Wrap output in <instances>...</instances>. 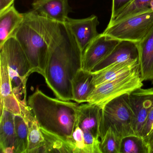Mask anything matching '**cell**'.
Returning a JSON list of instances; mask_svg holds the SVG:
<instances>
[{
	"label": "cell",
	"mask_w": 153,
	"mask_h": 153,
	"mask_svg": "<svg viewBox=\"0 0 153 153\" xmlns=\"http://www.w3.org/2000/svg\"><path fill=\"white\" fill-rule=\"evenodd\" d=\"M82 56L68 27L61 24L60 33L49 52L44 77L57 98L73 100L72 81L82 68Z\"/></svg>",
	"instance_id": "obj_1"
},
{
	"label": "cell",
	"mask_w": 153,
	"mask_h": 153,
	"mask_svg": "<svg viewBox=\"0 0 153 153\" xmlns=\"http://www.w3.org/2000/svg\"><path fill=\"white\" fill-rule=\"evenodd\" d=\"M61 24L33 10L24 13L23 22L15 35L34 72L43 77L50 49L60 33Z\"/></svg>",
	"instance_id": "obj_2"
},
{
	"label": "cell",
	"mask_w": 153,
	"mask_h": 153,
	"mask_svg": "<svg viewBox=\"0 0 153 153\" xmlns=\"http://www.w3.org/2000/svg\"><path fill=\"white\" fill-rule=\"evenodd\" d=\"M28 105L41 128L66 141L73 153L72 136L77 124L79 105L50 97L38 88L29 97Z\"/></svg>",
	"instance_id": "obj_3"
},
{
	"label": "cell",
	"mask_w": 153,
	"mask_h": 153,
	"mask_svg": "<svg viewBox=\"0 0 153 153\" xmlns=\"http://www.w3.org/2000/svg\"><path fill=\"white\" fill-rule=\"evenodd\" d=\"M0 53L7 62L13 93L20 100H26V84L33 69L24 50L15 37L0 46Z\"/></svg>",
	"instance_id": "obj_4"
},
{
	"label": "cell",
	"mask_w": 153,
	"mask_h": 153,
	"mask_svg": "<svg viewBox=\"0 0 153 153\" xmlns=\"http://www.w3.org/2000/svg\"><path fill=\"white\" fill-rule=\"evenodd\" d=\"M133 111L129 100L128 94L123 95L110 101L102 109L100 138L111 127L122 139L136 135L133 129Z\"/></svg>",
	"instance_id": "obj_5"
},
{
	"label": "cell",
	"mask_w": 153,
	"mask_h": 153,
	"mask_svg": "<svg viewBox=\"0 0 153 153\" xmlns=\"http://www.w3.org/2000/svg\"><path fill=\"white\" fill-rule=\"evenodd\" d=\"M143 82L139 67L129 74L96 87L87 102L103 109L113 99L142 88Z\"/></svg>",
	"instance_id": "obj_6"
},
{
	"label": "cell",
	"mask_w": 153,
	"mask_h": 153,
	"mask_svg": "<svg viewBox=\"0 0 153 153\" xmlns=\"http://www.w3.org/2000/svg\"><path fill=\"white\" fill-rule=\"evenodd\" d=\"M153 28V12H150L130 17L107 26L102 33L119 41L138 43Z\"/></svg>",
	"instance_id": "obj_7"
},
{
	"label": "cell",
	"mask_w": 153,
	"mask_h": 153,
	"mask_svg": "<svg viewBox=\"0 0 153 153\" xmlns=\"http://www.w3.org/2000/svg\"><path fill=\"white\" fill-rule=\"evenodd\" d=\"M134 117L133 129L137 136L141 132L149 113L153 107V88H137L128 94Z\"/></svg>",
	"instance_id": "obj_8"
},
{
	"label": "cell",
	"mask_w": 153,
	"mask_h": 153,
	"mask_svg": "<svg viewBox=\"0 0 153 153\" xmlns=\"http://www.w3.org/2000/svg\"><path fill=\"white\" fill-rule=\"evenodd\" d=\"M120 41L100 34L86 48L82 56V69L91 71L101 61L107 57Z\"/></svg>",
	"instance_id": "obj_9"
},
{
	"label": "cell",
	"mask_w": 153,
	"mask_h": 153,
	"mask_svg": "<svg viewBox=\"0 0 153 153\" xmlns=\"http://www.w3.org/2000/svg\"><path fill=\"white\" fill-rule=\"evenodd\" d=\"M65 24L83 53L89 44L100 34L97 28L99 22L98 18L95 15L82 19L68 17Z\"/></svg>",
	"instance_id": "obj_10"
},
{
	"label": "cell",
	"mask_w": 153,
	"mask_h": 153,
	"mask_svg": "<svg viewBox=\"0 0 153 153\" xmlns=\"http://www.w3.org/2000/svg\"><path fill=\"white\" fill-rule=\"evenodd\" d=\"M32 7L40 16L62 24L66 22L72 11L68 0H34Z\"/></svg>",
	"instance_id": "obj_11"
},
{
	"label": "cell",
	"mask_w": 153,
	"mask_h": 153,
	"mask_svg": "<svg viewBox=\"0 0 153 153\" xmlns=\"http://www.w3.org/2000/svg\"><path fill=\"white\" fill-rule=\"evenodd\" d=\"M139 59L137 43L120 41L111 52L98 63L91 71L96 73L116 63Z\"/></svg>",
	"instance_id": "obj_12"
},
{
	"label": "cell",
	"mask_w": 153,
	"mask_h": 153,
	"mask_svg": "<svg viewBox=\"0 0 153 153\" xmlns=\"http://www.w3.org/2000/svg\"><path fill=\"white\" fill-rule=\"evenodd\" d=\"M102 109L87 102L79 106L77 124L84 133H90L100 138V126Z\"/></svg>",
	"instance_id": "obj_13"
},
{
	"label": "cell",
	"mask_w": 153,
	"mask_h": 153,
	"mask_svg": "<svg viewBox=\"0 0 153 153\" xmlns=\"http://www.w3.org/2000/svg\"><path fill=\"white\" fill-rule=\"evenodd\" d=\"M137 45L141 79L153 84V28Z\"/></svg>",
	"instance_id": "obj_14"
},
{
	"label": "cell",
	"mask_w": 153,
	"mask_h": 153,
	"mask_svg": "<svg viewBox=\"0 0 153 153\" xmlns=\"http://www.w3.org/2000/svg\"><path fill=\"white\" fill-rule=\"evenodd\" d=\"M139 67V59L113 64L96 73H92L93 84L96 87L129 74Z\"/></svg>",
	"instance_id": "obj_15"
},
{
	"label": "cell",
	"mask_w": 153,
	"mask_h": 153,
	"mask_svg": "<svg viewBox=\"0 0 153 153\" xmlns=\"http://www.w3.org/2000/svg\"><path fill=\"white\" fill-rule=\"evenodd\" d=\"M24 19V14L19 13L14 4L0 12V46L11 37H15Z\"/></svg>",
	"instance_id": "obj_16"
},
{
	"label": "cell",
	"mask_w": 153,
	"mask_h": 153,
	"mask_svg": "<svg viewBox=\"0 0 153 153\" xmlns=\"http://www.w3.org/2000/svg\"><path fill=\"white\" fill-rule=\"evenodd\" d=\"M15 116L6 110L1 112L0 149L2 153H15Z\"/></svg>",
	"instance_id": "obj_17"
},
{
	"label": "cell",
	"mask_w": 153,
	"mask_h": 153,
	"mask_svg": "<svg viewBox=\"0 0 153 153\" xmlns=\"http://www.w3.org/2000/svg\"><path fill=\"white\" fill-rule=\"evenodd\" d=\"M93 74L91 71L79 70L72 81L73 100L78 104L87 102L95 86L93 84Z\"/></svg>",
	"instance_id": "obj_18"
},
{
	"label": "cell",
	"mask_w": 153,
	"mask_h": 153,
	"mask_svg": "<svg viewBox=\"0 0 153 153\" xmlns=\"http://www.w3.org/2000/svg\"><path fill=\"white\" fill-rule=\"evenodd\" d=\"M23 118L28 127V145L27 153H43L45 140L40 125L30 108Z\"/></svg>",
	"instance_id": "obj_19"
},
{
	"label": "cell",
	"mask_w": 153,
	"mask_h": 153,
	"mask_svg": "<svg viewBox=\"0 0 153 153\" xmlns=\"http://www.w3.org/2000/svg\"><path fill=\"white\" fill-rule=\"evenodd\" d=\"M150 12H153V0H134L113 20L110 21L107 26L112 25L130 17Z\"/></svg>",
	"instance_id": "obj_20"
},
{
	"label": "cell",
	"mask_w": 153,
	"mask_h": 153,
	"mask_svg": "<svg viewBox=\"0 0 153 153\" xmlns=\"http://www.w3.org/2000/svg\"><path fill=\"white\" fill-rule=\"evenodd\" d=\"M15 153H27L28 145V127L22 116H15Z\"/></svg>",
	"instance_id": "obj_21"
},
{
	"label": "cell",
	"mask_w": 153,
	"mask_h": 153,
	"mask_svg": "<svg viewBox=\"0 0 153 153\" xmlns=\"http://www.w3.org/2000/svg\"><path fill=\"white\" fill-rule=\"evenodd\" d=\"M41 129L45 140L43 153H72L70 146L61 138Z\"/></svg>",
	"instance_id": "obj_22"
},
{
	"label": "cell",
	"mask_w": 153,
	"mask_h": 153,
	"mask_svg": "<svg viewBox=\"0 0 153 153\" xmlns=\"http://www.w3.org/2000/svg\"><path fill=\"white\" fill-rule=\"evenodd\" d=\"M120 153H149V149L142 137L131 135L122 139Z\"/></svg>",
	"instance_id": "obj_23"
},
{
	"label": "cell",
	"mask_w": 153,
	"mask_h": 153,
	"mask_svg": "<svg viewBox=\"0 0 153 153\" xmlns=\"http://www.w3.org/2000/svg\"><path fill=\"white\" fill-rule=\"evenodd\" d=\"M121 140L111 128H109L105 134L100 138L102 153H120Z\"/></svg>",
	"instance_id": "obj_24"
},
{
	"label": "cell",
	"mask_w": 153,
	"mask_h": 153,
	"mask_svg": "<svg viewBox=\"0 0 153 153\" xmlns=\"http://www.w3.org/2000/svg\"><path fill=\"white\" fill-rule=\"evenodd\" d=\"M0 97L1 101L13 93L12 83L7 62L4 55L0 53Z\"/></svg>",
	"instance_id": "obj_25"
},
{
	"label": "cell",
	"mask_w": 153,
	"mask_h": 153,
	"mask_svg": "<svg viewBox=\"0 0 153 153\" xmlns=\"http://www.w3.org/2000/svg\"><path fill=\"white\" fill-rule=\"evenodd\" d=\"M141 137L150 149L153 145V107L151 109L141 132Z\"/></svg>",
	"instance_id": "obj_26"
},
{
	"label": "cell",
	"mask_w": 153,
	"mask_h": 153,
	"mask_svg": "<svg viewBox=\"0 0 153 153\" xmlns=\"http://www.w3.org/2000/svg\"><path fill=\"white\" fill-rule=\"evenodd\" d=\"M72 137L75 143L74 153H85L84 133L78 125L75 128Z\"/></svg>",
	"instance_id": "obj_27"
},
{
	"label": "cell",
	"mask_w": 153,
	"mask_h": 153,
	"mask_svg": "<svg viewBox=\"0 0 153 153\" xmlns=\"http://www.w3.org/2000/svg\"><path fill=\"white\" fill-rule=\"evenodd\" d=\"M134 0H112L111 16L110 21L113 20L115 17L128 6Z\"/></svg>",
	"instance_id": "obj_28"
},
{
	"label": "cell",
	"mask_w": 153,
	"mask_h": 153,
	"mask_svg": "<svg viewBox=\"0 0 153 153\" xmlns=\"http://www.w3.org/2000/svg\"><path fill=\"white\" fill-rule=\"evenodd\" d=\"M15 0H0V12L3 11L14 4Z\"/></svg>",
	"instance_id": "obj_29"
},
{
	"label": "cell",
	"mask_w": 153,
	"mask_h": 153,
	"mask_svg": "<svg viewBox=\"0 0 153 153\" xmlns=\"http://www.w3.org/2000/svg\"><path fill=\"white\" fill-rule=\"evenodd\" d=\"M149 153H153V145L150 147L149 149Z\"/></svg>",
	"instance_id": "obj_30"
}]
</instances>
